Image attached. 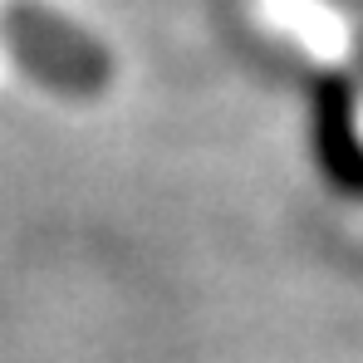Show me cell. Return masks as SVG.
<instances>
[{"instance_id":"obj_2","label":"cell","mask_w":363,"mask_h":363,"mask_svg":"<svg viewBox=\"0 0 363 363\" xmlns=\"http://www.w3.org/2000/svg\"><path fill=\"white\" fill-rule=\"evenodd\" d=\"M309 143L319 157V172L334 182L344 196L363 201V128L359 99L344 74H319L309 94Z\"/></svg>"},{"instance_id":"obj_1","label":"cell","mask_w":363,"mask_h":363,"mask_svg":"<svg viewBox=\"0 0 363 363\" xmlns=\"http://www.w3.org/2000/svg\"><path fill=\"white\" fill-rule=\"evenodd\" d=\"M5 40L15 50V60L25 64L45 89L69 94V99H94L104 94L113 60L108 50L84 35L79 25H69L55 10H40V5H20L5 15Z\"/></svg>"}]
</instances>
